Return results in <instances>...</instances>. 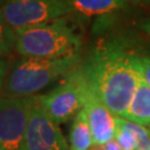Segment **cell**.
Wrapping results in <instances>:
<instances>
[{"instance_id":"obj_4","label":"cell","mask_w":150,"mask_h":150,"mask_svg":"<svg viewBox=\"0 0 150 150\" xmlns=\"http://www.w3.org/2000/svg\"><path fill=\"white\" fill-rule=\"evenodd\" d=\"M1 11L15 31L58 20L70 15L64 0H5Z\"/></svg>"},{"instance_id":"obj_3","label":"cell","mask_w":150,"mask_h":150,"mask_svg":"<svg viewBox=\"0 0 150 150\" xmlns=\"http://www.w3.org/2000/svg\"><path fill=\"white\" fill-rule=\"evenodd\" d=\"M80 54L59 59L23 58L15 64L6 77L2 95L6 98H27L75 70Z\"/></svg>"},{"instance_id":"obj_11","label":"cell","mask_w":150,"mask_h":150,"mask_svg":"<svg viewBox=\"0 0 150 150\" xmlns=\"http://www.w3.org/2000/svg\"><path fill=\"white\" fill-rule=\"evenodd\" d=\"M93 137L87 119L86 112L81 109L77 113L70 132V150H92L93 148Z\"/></svg>"},{"instance_id":"obj_6","label":"cell","mask_w":150,"mask_h":150,"mask_svg":"<svg viewBox=\"0 0 150 150\" xmlns=\"http://www.w3.org/2000/svg\"><path fill=\"white\" fill-rule=\"evenodd\" d=\"M35 96L0 98V146L4 150H21Z\"/></svg>"},{"instance_id":"obj_1","label":"cell","mask_w":150,"mask_h":150,"mask_svg":"<svg viewBox=\"0 0 150 150\" xmlns=\"http://www.w3.org/2000/svg\"><path fill=\"white\" fill-rule=\"evenodd\" d=\"M134 57L121 46L108 43L91 51L78 68L87 87L118 117H123L141 79Z\"/></svg>"},{"instance_id":"obj_13","label":"cell","mask_w":150,"mask_h":150,"mask_svg":"<svg viewBox=\"0 0 150 150\" xmlns=\"http://www.w3.org/2000/svg\"><path fill=\"white\" fill-rule=\"evenodd\" d=\"M92 150H122V149H121V147L117 142V140L113 138V139H111L110 141L106 142V144H103V145L93 146Z\"/></svg>"},{"instance_id":"obj_16","label":"cell","mask_w":150,"mask_h":150,"mask_svg":"<svg viewBox=\"0 0 150 150\" xmlns=\"http://www.w3.org/2000/svg\"><path fill=\"white\" fill-rule=\"evenodd\" d=\"M141 28H142L144 31L147 32L148 35H150V19L142 21V23H141Z\"/></svg>"},{"instance_id":"obj_19","label":"cell","mask_w":150,"mask_h":150,"mask_svg":"<svg viewBox=\"0 0 150 150\" xmlns=\"http://www.w3.org/2000/svg\"><path fill=\"white\" fill-rule=\"evenodd\" d=\"M148 129H149V131H150V126H149V127H148Z\"/></svg>"},{"instance_id":"obj_5","label":"cell","mask_w":150,"mask_h":150,"mask_svg":"<svg viewBox=\"0 0 150 150\" xmlns=\"http://www.w3.org/2000/svg\"><path fill=\"white\" fill-rule=\"evenodd\" d=\"M85 81L78 69L68 74L67 79L43 96L36 97L39 107L58 125L75 118L83 108Z\"/></svg>"},{"instance_id":"obj_14","label":"cell","mask_w":150,"mask_h":150,"mask_svg":"<svg viewBox=\"0 0 150 150\" xmlns=\"http://www.w3.org/2000/svg\"><path fill=\"white\" fill-rule=\"evenodd\" d=\"M7 74H8L7 62H6V60H4L2 58H0V95H1V92H2V88H4V85H5Z\"/></svg>"},{"instance_id":"obj_2","label":"cell","mask_w":150,"mask_h":150,"mask_svg":"<svg viewBox=\"0 0 150 150\" xmlns=\"http://www.w3.org/2000/svg\"><path fill=\"white\" fill-rule=\"evenodd\" d=\"M81 38L67 18L16 31L15 50L23 58L59 59L79 54Z\"/></svg>"},{"instance_id":"obj_12","label":"cell","mask_w":150,"mask_h":150,"mask_svg":"<svg viewBox=\"0 0 150 150\" xmlns=\"http://www.w3.org/2000/svg\"><path fill=\"white\" fill-rule=\"evenodd\" d=\"M16 31L7 23L0 8V57L8 56L15 49Z\"/></svg>"},{"instance_id":"obj_15","label":"cell","mask_w":150,"mask_h":150,"mask_svg":"<svg viewBox=\"0 0 150 150\" xmlns=\"http://www.w3.org/2000/svg\"><path fill=\"white\" fill-rule=\"evenodd\" d=\"M127 5H134V6H147L150 5V0H126Z\"/></svg>"},{"instance_id":"obj_17","label":"cell","mask_w":150,"mask_h":150,"mask_svg":"<svg viewBox=\"0 0 150 150\" xmlns=\"http://www.w3.org/2000/svg\"><path fill=\"white\" fill-rule=\"evenodd\" d=\"M146 78H147V82L150 86V64H148V68H147V72H146Z\"/></svg>"},{"instance_id":"obj_9","label":"cell","mask_w":150,"mask_h":150,"mask_svg":"<svg viewBox=\"0 0 150 150\" xmlns=\"http://www.w3.org/2000/svg\"><path fill=\"white\" fill-rule=\"evenodd\" d=\"M70 15L79 19L89 20L112 15L126 7V0H64Z\"/></svg>"},{"instance_id":"obj_20","label":"cell","mask_w":150,"mask_h":150,"mask_svg":"<svg viewBox=\"0 0 150 150\" xmlns=\"http://www.w3.org/2000/svg\"><path fill=\"white\" fill-rule=\"evenodd\" d=\"M146 150H150V148H149V149H146Z\"/></svg>"},{"instance_id":"obj_18","label":"cell","mask_w":150,"mask_h":150,"mask_svg":"<svg viewBox=\"0 0 150 150\" xmlns=\"http://www.w3.org/2000/svg\"><path fill=\"white\" fill-rule=\"evenodd\" d=\"M0 150H4V149H2V147H1V146H0Z\"/></svg>"},{"instance_id":"obj_8","label":"cell","mask_w":150,"mask_h":150,"mask_svg":"<svg viewBox=\"0 0 150 150\" xmlns=\"http://www.w3.org/2000/svg\"><path fill=\"white\" fill-rule=\"evenodd\" d=\"M85 81V80H83ZM95 146H100L115 138L116 116L108 109L102 101L87 87L85 82L83 108Z\"/></svg>"},{"instance_id":"obj_10","label":"cell","mask_w":150,"mask_h":150,"mask_svg":"<svg viewBox=\"0 0 150 150\" xmlns=\"http://www.w3.org/2000/svg\"><path fill=\"white\" fill-rule=\"evenodd\" d=\"M122 118L140 126H150V86L142 79H140Z\"/></svg>"},{"instance_id":"obj_7","label":"cell","mask_w":150,"mask_h":150,"mask_svg":"<svg viewBox=\"0 0 150 150\" xmlns=\"http://www.w3.org/2000/svg\"><path fill=\"white\" fill-rule=\"evenodd\" d=\"M21 150H70L59 125L38 106L36 97Z\"/></svg>"}]
</instances>
